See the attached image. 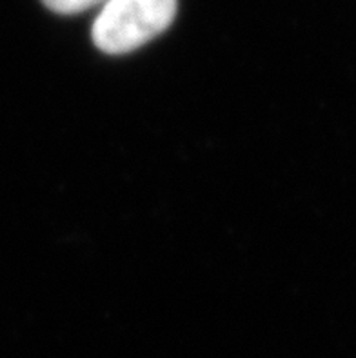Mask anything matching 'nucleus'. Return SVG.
<instances>
[{
    "instance_id": "obj_2",
    "label": "nucleus",
    "mask_w": 356,
    "mask_h": 358,
    "mask_svg": "<svg viewBox=\"0 0 356 358\" xmlns=\"http://www.w3.org/2000/svg\"><path fill=\"white\" fill-rule=\"evenodd\" d=\"M51 11L62 15H73L86 11V9L93 8L97 4H104L106 0H42Z\"/></svg>"
},
{
    "instance_id": "obj_1",
    "label": "nucleus",
    "mask_w": 356,
    "mask_h": 358,
    "mask_svg": "<svg viewBox=\"0 0 356 358\" xmlns=\"http://www.w3.org/2000/svg\"><path fill=\"white\" fill-rule=\"evenodd\" d=\"M175 15L176 0H106L91 36L104 53H129L166 31Z\"/></svg>"
}]
</instances>
